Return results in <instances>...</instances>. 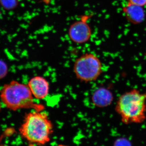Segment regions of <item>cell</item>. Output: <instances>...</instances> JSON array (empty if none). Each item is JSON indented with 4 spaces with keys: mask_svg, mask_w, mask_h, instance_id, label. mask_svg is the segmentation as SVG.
Listing matches in <instances>:
<instances>
[{
    "mask_svg": "<svg viewBox=\"0 0 146 146\" xmlns=\"http://www.w3.org/2000/svg\"><path fill=\"white\" fill-rule=\"evenodd\" d=\"M91 100L93 104L97 107L101 108L108 107L113 101V94L107 88L100 87L92 94Z\"/></svg>",
    "mask_w": 146,
    "mask_h": 146,
    "instance_id": "cell-7",
    "label": "cell"
},
{
    "mask_svg": "<svg viewBox=\"0 0 146 146\" xmlns=\"http://www.w3.org/2000/svg\"><path fill=\"white\" fill-rule=\"evenodd\" d=\"M28 86L33 97L36 99H44L49 93V83L45 78L41 76H35L31 79Z\"/></svg>",
    "mask_w": 146,
    "mask_h": 146,
    "instance_id": "cell-6",
    "label": "cell"
},
{
    "mask_svg": "<svg viewBox=\"0 0 146 146\" xmlns=\"http://www.w3.org/2000/svg\"><path fill=\"white\" fill-rule=\"evenodd\" d=\"M115 110L123 124H141L146 119V92L137 89L126 91L119 97Z\"/></svg>",
    "mask_w": 146,
    "mask_h": 146,
    "instance_id": "cell-1",
    "label": "cell"
},
{
    "mask_svg": "<svg viewBox=\"0 0 146 146\" xmlns=\"http://www.w3.org/2000/svg\"><path fill=\"white\" fill-rule=\"evenodd\" d=\"M86 16L76 21L70 26L68 35L71 41L77 44H82L89 42L92 36V29L87 23Z\"/></svg>",
    "mask_w": 146,
    "mask_h": 146,
    "instance_id": "cell-5",
    "label": "cell"
},
{
    "mask_svg": "<svg viewBox=\"0 0 146 146\" xmlns=\"http://www.w3.org/2000/svg\"><path fill=\"white\" fill-rule=\"evenodd\" d=\"M0 98L7 108L13 111L31 109L41 111L45 109L43 105L35 102L28 85L14 80L3 86L0 91Z\"/></svg>",
    "mask_w": 146,
    "mask_h": 146,
    "instance_id": "cell-3",
    "label": "cell"
},
{
    "mask_svg": "<svg viewBox=\"0 0 146 146\" xmlns=\"http://www.w3.org/2000/svg\"><path fill=\"white\" fill-rule=\"evenodd\" d=\"M19 130L29 143L44 145L50 141L53 125L46 112L34 110L26 115Z\"/></svg>",
    "mask_w": 146,
    "mask_h": 146,
    "instance_id": "cell-2",
    "label": "cell"
},
{
    "mask_svg": "<svg viewBox=\"0 0 146 146\" xmlns=\"http://www.w3.org/2000/svg\"><path fill=\"white\" fill-rule=\"evenodd\" d=\"M8 72V67L6 63L0 60V79L3 78L7 75Z\"/></svg>",
    "mask_w": 146,
    "mask_h": 146,
    "instance_id": "cell-10",
    "label": "cell"
},
{
    "mask_svg": "<svg viewBox=\"0 0 146 146\" xmlns=\"http://www.w3.org/2000/svg\"><path fill=\"white\" fill-rule=\"evenodd\" d=\"M0 16H1V13H0Z\"/></svg>",
    "mask_w": 146,
    "mask_h": 146,
    "instance_id": "cell-12",
    "label": "cell"
},
{
    "mask_svg": "<svg viewBox=\"0 0 146 146\" xmlns=\"http://www.w3.org/2000/svg\"><path fill=\"white\" fill-rule=\"evenodd\" d=\"M123 11L128 21L131 23L137 25L145 20V13L143 7L128 3L124 7Z\"/></svg>",
    "mask_w": 146,
    "mask_h": 146,
    "instance_id": "cell-8",
    "label": "cell"
},
{
    "mask_svg": "<svg viewBox=\"0 0 146 146\" xmlns=\"http://www.w3.org/2000/svg\"><path fill=\"white\" fill-rule=\"evenodd\" d=\"M128 3L142 7L146 6V0H128Z\"/></svg>",
    "mask_w": 146,
    "mask_h": 146,
    "instance_id": "cell-11",
    "label": "cell"
},
{
    "mask_svg": "<svg viewBox=\"0 0 146 146\" xmlns=\"http://www.w3.org/2000/svg\"><path fill=\"white\" fill-rule=\"evenodd\" d=\"M73 71L76 77L88 83L96 80L103 72V65L96 55L92 53L84 54L75 61Z\"/></svg>",
    "mask_w": 146,
    "mask_h": 146,
    "instance_id": "cell-4",
    "label": "cell"
},
{
    "mask_svg": "<svg viewBox=\"0 0 146 146\" xmlns=\"http://www.w3.org/2000/svg\"><path fill=\"white\" fill-rule=\"evenodd\" d=\"M19 0H0V4L7 10L14 9L18 6Z\"/></svg>",
    "mask_w": 146,
    "mask_h": 146,
    "instance_id": "cell-9",
    "label": "cell"
}]
</instances>
